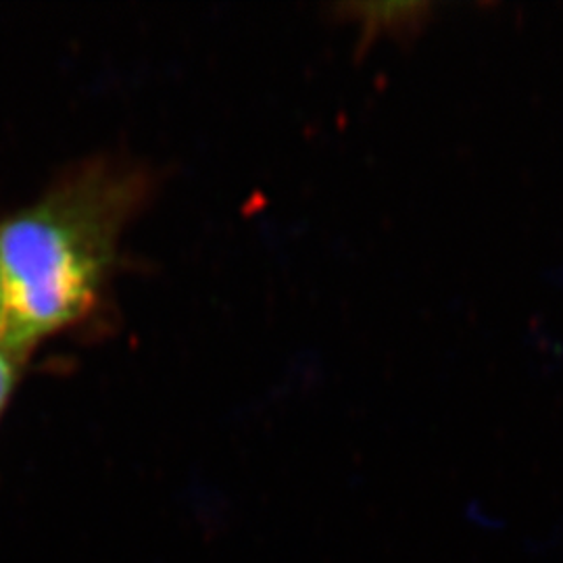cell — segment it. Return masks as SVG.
Listing matches in <instances>:
<instances>
[{
    "instance_id": "1",
    "label": "cell",
    "mask_w": 563,
    "mask_h": 563,
    "mask_svg": "<svg viewBox=\"0 0 563 563\" xmlns=\"http://www.w3.org/2000/svg\"><path fill=\"white\" fill-rule=\"evenodd\" d=\"M148 188L139 167L99 157L67 169L34 201L0 218L4 341L30 355L99 309L121 232Z\"/></svg>"
},
{
    "instance_id": "2",
    "label": "cell",
    "mask_w": 563,
    "mask_h": 563,
    "mask_svg": "<svg viewBox=\"0 0 563 563\" xmlns=\"http://www.w3.org/2000/svg\"><path fill=\"white\" fill-rule=\"evenodd\" d=\"M330 18L355 25L357 53H365L378 41L405 42L416 38L434 20L430 2H341L330 7Z\"/></svg>"
},
{
    "instance_id": "3",
    "label": "cell",
    "mask_w": 563,
    "mask_h": 563,
    "mask_svg": "<svg viewBox=\"0 0 563 563\" xmlns=\"http://www.w3.org/2000/svg\"><path fill=\"white\" fill-rule=\"evenodd\" d=\"M25 362H27V353L13 346L11 342L0 339V416L4 413L7 405L20 384Z\"/></svg>"
},
{
    "instance_id": "4",
    "label": "cell",
    "mask_w": 563,
    "mask_h": 563,
    "mask_svg": "<svg viewBox=\"0 0 563 563\" xmlns=\"http://www.w3.org/2000/svg\"><path fill=\"white\" fill-rule=\"evenodd\" d=\"M7 330V307H4V292H2V280H0V339H4Z\"/></svg>"
}]
</instances>
